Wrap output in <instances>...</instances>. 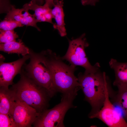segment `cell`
Masks as SVG:
<instances>
[{"label":"cell","mask_w":127,"mask_h":127,"mask_svg":"<svg viewBox=\"0 0 127 127\" xmlns=\"http://www.w3.org/2000/svg\"><path fill=\"white\" fill-rule=\"evenodd\" d=\"M54 8L52 9L51 12L53 18L56 23L53 25L54 28L57 30L62 37L67 35L64 21V14L63 9V0H54Z\"/></svg>","instance_id":"cell-11"},{"label":"cell","mask_w":127,"mask_h":127,"mask_svg":"<svg viewBox=\"0 0 127 127\" xmlns=\"http://www.w3.org/2000/svg\"><path fill=\"white\" fill-rule=\"evenodd\" d=\"M78 90L62 94L60 103L52 108L45 109L39 113L32 125L34 127H64V118L70 109L75 108L73 102Z\"/></svg>","instance_id":"cell-5"},{"label":"cell","mask_w":127,"mask_h":127,"mask_svg":"<svg viewBox=\"0 0 127 127\" xmlns=\"http://www.w3.org/2000/svg\"><path fill=\"white\" fill-rule=\"evenodd\" d=\"M47 50L52 82L57 92L63 94L80 89L78 78L74 74L76 67L67 65L61 57Z\"/></svg>","instance_id":"cell-3"},{"label":"cell","mask_w":127,"mask_h":127,"mask_svg":"<svg viewBox=\"0 0 127 127\" xmlns=\"http://www.w3.org/2000/svg\"><path fill=\"white\" fill-rule=\"evenodd\" d=\"M0 44L15 41L18 38V36L14 30H0Z\"/></svg>","instance_id":"cell-17"},{"label":"cell","mask_w":127,"mask_h":127,"mask_svg":"<svg viewBox=\"0 0 127 127\" xmlns=\"http://www.w3.org/2000/svg\"><path fill=\"white\" fill-rule=\"evenodd\" d=\"M30 61L25 67L26 74L48 91L51 98L57 92L53 85L47 50L38 53L30 50Z\"/></svg>","instance_id":"cell-4"},{"label":"cell","mask_w":127,"mask_h":127,"mask_svg":"<svg viewBox=\"0 0 127 127\" xmlns=\"http://www.w3.org/2000/svg\"><path fill=\"white\" fill-rule=\"evenodd\" d=\"M23 17H25L29 16H32V15L30 14L28 11H25L24 13L23 14Z\"/></svg>","instance_id":"cell-24"},{"label":"cell","mask_w":127,"mask_h":127,"mask_svg":"<svg viewBox=\"0 0 127 127\" xmlns=\"http://www.w3.org/2000/svg\"><path fill=\"white\" fill-rule=\"evenodd\" d=\"M111 90L109 87L107 88L103 106L98 112L89 118H98L109 127H127V122L123 116L116 111L110 99L113 94Z\"/></svg>","instance_id":"cell-7"},{"label":"cell","mask_w":127,"mask_h":127,"mask_svg":"<svg viewBox=\"0 0 127 127\" xmlns=\"http://www.w3.org/2000/svg\"><path fill=\"white\" fill-rule=\"evenodd\" d=\"M19 22L4 19L0 23V29L4 30H13L16 28L24 26Z\"/></svg>","instance_id":"cell-18"},{"label":"cell","mask_w":127,"mask_h":127,"mask_svg":"<svg viewBox=\"0 0 127 127\" xmlns=\"http://www.w3.org/2000/svg\"><path fill=\"white\" fill-rule=\"evenodd\" d=\"M44 0H31L32 3L39 5H42L44 4Z\"/></svg>","instance_id":"cell-23"},{"label":"cell","mask_w":127,"mask_h":127,"mask_svg":"<svg viewBox=\"0 0 127 127\" xmlns=\"http://www.w3.org/2000/svg\"><path fill=\"white\" fill-rule=\"evenodd\" d=\"M29 58L28 54L15 61L5 63L4 62V57L0 54V87L8 88L9 85H12L14 78L21 73L22 67Z\"/></svg>","instance_id":"cell-8"},{"label":"cell","mask_w":127,"mask_h":127,"mask_svg":"<svg viewBox=\"0 0 127 127\" xmlns=\"http://www.w3.org/2000/svg\"><path fill=\"white\" fill-rule=\"evenodd\" d=\"M0 127H17L12 117L0 113Z\"/></svg>","instance_id":"cell-19"},{"label":"cell","mask_w":127,"mask_h":127,"mask_svg":"<svg viewBox=\"0 0 127 127\" xmlns=\"http://www.w3.org/2000/svg\"><path fill=\"white\" fill-rule=\"evenodd\" d=\"M99 0H81L82 4L84 6L91 5L95 6L96 2H98Z\"/></svg>","instance_id":"cell-21"},{"label":"cell","mask_w":127,"mask_h":127,"mask_svg":"<svg viewBox=\"0 0 127 127\" xmlns=\"http://www.w3.org/2000/svg\"><path fill=\"white\" fill-rule=\"evenodd\" d=\"M30 50L20 39L0 44V51L9 54L16 53L24 56L29 54Z\"/></svg>","instance_id":"cell-13"},{"label":"cell","mask_w":127,"mask_h":127,"mask_svg":"<svg viewBox=\"0 0 127 127\" xmlns=\"http://www.w3.org/2000/svg\"><path fill=\"white\" fill-rule=\"evenodd\" d=\"M14 93L11 89L4 87L0 88V113L12 117L15 103Z\"/></svg>","instance_id":"cell-10"},{"label":"cell","mask_w":127,"mask_h":127,"mask_svg":"<svg viewBox=\"0 0 127 127\" xmlns=\"http://www.w3.org/2000/svg\"><path fill=\"white\" fill-rule=\"evenodd\" d=\"M109 63L111 68L115 72V79L113 85L117 87H127V62H119L111 58Z\"/></svg>","instance_id":"cell-12"},{"label":"cell","mask_w":127,"mask_h":127,"mask_svg":"<svg viewBox=\"0 0 127 127\" xmlns=\"http://www.w3.org/2000/svg\"><path fill=\"white\" fill-rule=\"evenodd\" d=\"M85 35L84 33L78 38L69 40L67 51L61 58L63 60L68 61L72 66L83 67L85 72H94L99 70L100 65L98 63L94 65H91L86 57L85 49L89 44L87 41Z\"/></svg>","instance_id":"cell-6"},{"label":"cell","mask_w":127,"mask_h":127,"mask_svg":"<svg viewBox=\"0 0 127 127\" xmlns=\"http://www.w3.org/2000/svg\"><path fill=\"white\" fill-rule=\"evenodd\" d=\"M24 18L26 20V26H32L36 28L39 31H40V29L36 25V23L38 22L36 19L33 16V15Z\"/></svg>","instance_id":"cell-20"},{"label":"cell","mask_w":127,"mask_h":127,"mask_svg":"<svg viewBox=\"0 0 127 127\" xmlns=\"http://www.w3.org/2000/svg\"><path fill=\"white\" fill-rule=\"evenodd\" d=\"M118 91L111 98V101L121 109L127 122V87H118Z\"/></svg>","instance_id":"cell-14"},{"label":"cell","mask_w":127,"mask_h":127,"mask_svg":"<svg viewBox=\"0 0 127 127\" xmlns=\"http://www.w3.org/2000/svg\"><path fill=\"white\" fill-rule=\"evenodd\" d=\"M78 78L84 99L91 107L89 117L98 112L103 105L106 90L109 87L106 73L101 72L99 70L94 72H80Z\"/></svg>","instance_id":"cell-2"},{"label":"cell","mask_w":127,"mask_h":127,"mask_svg":"<svg viewBox=\"0 0 127 127\" xmlns=\"http://www.w3.org/2000/svg\"><path fill=\"white\" fill-rule=\"evenodd\" d=\"M39 113L25 103L16 101L12 116L17 127H30Z\"/></svg>","instance_id":"cell-9"},{"label":"cell","mask_w":127,"mask_h":127,"mask_svg":"<svg viewBox=\"0 0 127 127\" xmlns=\"http://www.w3.org/2000/svg\"><path fill=\"white\" fill-rule=\"evenodd\" d=\"M20 74L19 80L10 88L14 93L15 101L25 103L39 113L47 109L51 97L47 90L29 78L23 69Z\"/></svg>","instance_id":"cell-1"},{"label":"cell","mask_w":127,"mask_h":127,"mask_svg":"<svg viewBox=\"0 0 127 127\" xmlns=\"http://www.w3.org/2000/svg\"><path fill=\"white\" fill-rule=\"evenodd\" d=\"M23 8L25 9V11H28L29 10L34 11L35 13L33 15V16L35 18L45 15L51 11L52 10L48 5L45 4L43 5H40L33 3L31 1L28 3L24 4Z\"/></svg>","instance_id":"cell-15"},{"label":"cell","mask_w":127,"mask_h":127,"mask_svg":"<svg viewBox=\"0 0 127 127\" xmlns=\"http://www.w3.org/2000/svg\"><path fill=\"white\" fill-rule=\"evenodd\" d=\"M45 4L48 5L51 8L54 5V0H44Z\"/></svg>","instance_id":"cell-22"},{"label":"cell","mask_w":127,"mask_h":127,"mask_svg":"<svg viewBox=\"0 0 127 127\" xmlns=\"http://www.w3.org/2000/svg\"><path fill=\"white\" fill-rule=\"evenodd\" d=\"M24 11H25V10L23 8L21 9L16 8L14 6L12 5L11 8L8 11L4 19L15 20L20 22L23 18L22 13Z\"/></svg>","instance_id":"cell-16"}]
</instances>
